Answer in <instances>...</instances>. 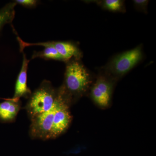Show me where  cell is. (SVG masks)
<instances>
[{
	"label": "cell",
	"instance_id": "9c48e42d",
	"mask_svg": "<svg viewBox=\"0 0 156 156\" xmlns=\"http://www.w3.org/2000/svg\"><path fill=\"white\" fill-rule=\"evenodd\" d=\"M20 99H7L0 103V121L2 122L11 123L14 122L21 109Z\"/></svg>",
	"mask_w": 156,
	"mask_h": 156
},
{
	"label": "cell",
	"instance_id": "5bb4252c",
	"mask_svg": "<svg viewBox=\"0 0 156 156\" xmlns=\"http://www.w3.org/2000/svg\"><path fill=\"white\" fill-rule=\"evenodd\" d=\"M134 2L136 6V9L144 11L146 9L148 1L145 0H135L134 1Z\"/></svg>",
	"mask_w": 156,
	"mask_h": 156
},
{
	"label": "cell",
	"instance_id": "5b68a950",
	"mask_svg": "<svg viewBox=\"0 0 156 156\" xmlns=\"http://www.w3.org/2000/svg\"><path fill=\"white\" fill-rule=\"evenodd\" d=\"M61 89L63 94L54 114L50 139H55L63 134L69 127L72 120L69 111L71 101L63 89Z\"/></svg>",
	"mask_w": 156,
	"mask_h": 156
},
{
	"label": "cell",
	"instance_id": "6da1fadb",
	"mask_svg": "<svg viewBox=\"0 0 156 156\" xmlns=\"http://www.w3.org/2000/svg\"><path fill=\"white\" fill-rule=\"evenodd\" d=\"M80 60L73 58L66 62L64 83L61 86L72 102L85 94L91 83L90 74Z\"/></svg>",
	"mask_w": 156,
	"mask_h": 156
},
{
	"label": "cell",
	"instance_id": "8992f818",
	"mask_svg": "<svg viewBox=\"0 0 156 156\" xmlns=\"http://www.w3.org/2000/svg\"><path fill=\"white\" fill-rule=\"evenodd\" d=\"M31 46H40L45 47L47 46H51L55 48L60 56L63 58L64 62L69 61L73 58L80 59L82 56L80 50L77 46L70 42L67 41H48L41 42V43H27L20 41V46L21 50L26 47Z\"/></svg>",
	"mask_w": 156,
	"mask_h": 156
},
{
	"label": "cell",
	"instance_id": "30bf717a",
	"mask_svg": "<svg viewBox=\"0 0 156 156\" xmlns=\"http://www.w3.org/2000/svg\"><path fill=\"white\" fill-rule=\"evenodd\" d=\"M16 5L15 2H11L0 9V32L5 25L13 21L15 17Z\"/></svg>",
	"mask_w": 156,
	"mask_h": 156
},
{
	"label": "cell",
	"instance_id": "3957f363",
	"mask_svg": "<svg viewBox=\"0 0 156 156\" xmlns=\"http://www.w3.org/2000/svg\"><path fill=\"white\" fill-rule=\"evenodd\" d=\"M58 89L59 95L53 108L30 120L29 134L32 139L44 140L50 139L54 114L63 94L61 88Z\"/></svg>",
	"mask_w": 156,
	"mask_h": 156
},
{
	"label": "cell",
	"instance_id": "7c38bea8",
	"mask_svg": "<svg viewBox=\"0 0 156 156\" xmlns=\"http://www.w3.org/2000/svg\"><path fill=\"white\" fill-rule=\"evenodd\" d=\"M103 6L105 9L113 11H119L123 9V2L119 0H105Z\"/></svg>",
	"mask_w": 156,
	"mask_h": 156
},
{
	"label": "cell",
	"instance_id": "8fae6325",
	"mask_svg": "<svg viewBox=\"0 0 156 156\" xmlns=\"http://www.w3.org/2000/svg\"><path fill=\"white\" fill-rule=\"evenodd\" d=\"M40 58L45 60L53 59L58 61H64L63 58L53 47L47 46L44 50L40 51H34L32 56V59Z\"/></svg>",
	"mask_w": 156,
	"mask_h": 156
},
{
	"label": "cell",
	"instance_id": "7a4b0ae2",
	"mask_svg": "<svg viewBox=\"0 0 156 156\" xmlns=\"http://www.w3.org/2000/svg\"><path fill=\"white\" fill-rule=\"evenodd\" d=\"M59 95L58 89L54 88L50 81L44 80L28 98L25 109L29 118L35 117L53 108Z\"/></svg>",
	"mask_w": 156,
	"mask_h": 156
},
{
	"label": "cell",
	"instance_id": "277c9868",
	"mask_svg": "<svg viewBox=\"0 0 156 156\" xmlns=\"http://www.w3.org/2000/svg\"><path fill=\"white\" fill-rule=\"evenodd\" d=\"M140 46L119 54L114 57L105 68L108 73L120 77L130 71L142 58Z\"/></svg>",
	"mask_w": 156,
	"mask_h": 156
},
{
	"label": "cell",
	"instance_id": "ba28073f",
	"mask_svg": "<svg viewBox=\"0 0 156 156\" xmlns=\"http://www.w3.org/2000/svg\"><path fill=\"white\" fill-rule=\"evenodd\" d=\"M29 62L25 53H23L22 66L15 83L13 98L14 99H20L21 98L28 99L31 94V91L27 87V70Z\"/></svg>",
	"mask_w": 156,
	"mask_h": 156
},
{
	"label": "cell",
	"instance_id": "52a82bcc",
	"mask_svg": "<svg viewBox=\"0 0 156 156\" xmlns=\"http://www.w3.org/2000/svg\"><path fill=\"white\" fill-rule=\"evenodd\" d=\"M112 92L111 83L104 76H99L92 87L91 95L97 105L105 108L109 104Z\"/></svg>",
	"mask_w": 156,
	"mask_h": 156
},
{
	"label": "cell",
	"instance_id": "4fadbf2b",
	"mask_svg": "<svg viewBox=\"0 0 156 156\" xmlns=\"http://www.w3.org/2000/svg\"><path fill=\"white\" fill-rule=\"evenodd\" d=\"M14 2L17 5L19 4L20 5L30 9L36 7L38 3V1L36 0H16Z\"/></svg>",
	"mask_w": 156,
	"mask_h": 156
}]
</instances>
